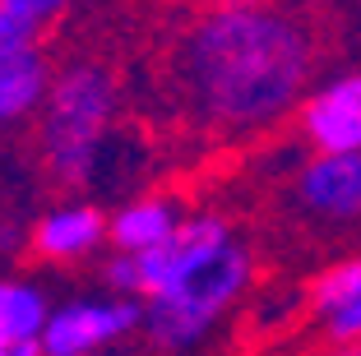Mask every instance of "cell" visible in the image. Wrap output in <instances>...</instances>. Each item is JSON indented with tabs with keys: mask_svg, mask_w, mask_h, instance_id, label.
Listing matches in <instances>:
<instances>
[{
	"mask_svg": "<svg viewBox=\"0 0 361 356\" xmlns=\"http://www.w3.org/2000/svg\"><path fill=\"white\" fill-rule=\"evenodd\" d=\"M315 70V37L274 5H218L180 42V84L218 130H259L301 102Z\"/></svg>",
	"mask_w": 361,
	"mask_h": 356,
	"instance_id": "6da1fadb",
	"label": "cell"
},
{
	"mask_svg": "<svg viewBox=\"0 0 361 356\" xmlns=\"http://www.w3.org/2000/svg\"><path fill=\"white\" fill-rule=\"evenodd\" d=\"M111 106H116V84L93 61L70 65L51 79L47 111H42V153L56 180L84 185L93 176Z\"/></svg>",
	"mask_w": 361,
	"mask_h": 356,
	"instance_id": "7a4b0ae2",
	"label": "cell"
},
{
	"mask_svg": "<svg viewBox=\"0 0 361 356\" xmlns=\"http://www.w3.org/2000/svg\"><path fill=\"white\" fill-rule=\"evenodd\" d=\"M250 273H255L250 250L232 241L213 264H204L195 278H185L176 292L149 301V310H144V329H149V338L158 347H167V352L195 347L213 324H218V314L245 292Z\"/></svg>",
	"mask_w": 361,
	"mask_h": 356,
	"instance_id": "3957f363",
	"label": "cell"
},
{
	"mask_svg": "<svg viewBox=\"0 0 361 356\" xmlns=\"http://www.w3.org/2000/svg\"><path fill=\"white\" fill-rule=\"evenodd\" d=\"M227 245H232V227H227L218 213L180 218L176 236H171L167 245H158V250H149V254H135L139 259V292L149 296V301L176 292L185 278H195L204 264H213Z\"/></svg>",
	"mask_w": 361,
	"mask_h": 356,
	"instance_id": "277c9868",
	"label": "cell"
},
{
	"mask_svg": "<svg viewBox=\"0 0 361 356\" xmlns=\"http://www.w3.org/2000/svg\"><path fill=\"white\" fill-rule=\"evenodd\" d=\"M139 324H144V310L126 296H116V301H75L51 310L37 347H42V356H88L97 347L126 338Z\"/></svg>",
	"mask_w": 361,
	"mask_h": 356,
	"instance_id": "5b68a950",
	"label": "cell"
},
{
	"mask_svg": "<svg viewBox=\"0 0 361 356\" xmlns=\"http://www.w3.org/2000/svg\"><path fill=\"white\" fill-rule=\"evenodd\" d=\"M301 130L315 153H361V70L315 88L301 106Z\"/></svg>",
	"mask_w": 361,
	"mask_h": 356,
	"instance_id": "8992f818",
	"label": "cell"
},
{
	"mask_svg": "<svg viewBox=\"0 0 361 356\" xmlns=\"http://www.w3.org/2000/svg\"><path fill=\"white\" fill-rule=\"evenodd\" d=\"M297 195L319 218L361 213V153H315L297 176Z\"/></svg>",
	"mask_w": 361,
	"mask_h": 356,
	"instance_id": "52a82bcc",
	"label": "cell"
},
{
	"mask_svg": "<svg viewBox=\"0 0 361 356\" xmlns=\"http://www.w3.org/2000/svg\"><path fill=\"white\" fill-rule=\"evenodd\" d=\"M47 56L37 47H5L0 42V125L28 116L37 102H47Z\"/></svg>",
	"mask_w": 361,
	"mask_h": 356,
	"instance_id": "ba28073f",
	"label": "cell"
},
{
	"mask_svg": "<svg viewBox=\"0 0 361 356\" xmlns=\"http://www.w3.org/2000/svg\"><path fill=\"white\" fill-rule=\"evenodd\" d=\"M102 236H106V222L93 204H65V209H51L37 222V250L51 254V259L88 254Z\"/></svg>",
	"mask_w": 361,
	"mask_h": 356,
	"instance_id": "9c48e42d",
	"label": "cell"
},
{
	"mask_svg": "<svg viewBox=\"0 0 361 356\" xmlns=\"http://www.w3.org/2000/svg\"><path fill=\"white\" fill-rule=\"evenodd\" d=\"M176 209L167 200H135L111 218V241L121 245V254H149L158 245H167L176 236Z\"/></svg>",
	"mask_w": 361,
	"mask_h": 356,
	"instance_id": "30bf717a",
	"label": "cell"
},
{
	"mask_svg": "<svg viewBox=\"0 0 361 356\" xmlns=\"http://www.w3.org/2000/svg\"><path fill=\"white\" fill-rule=\"evenodd\" d=\"M51 319L47 296L28 283H0V338L10 347L42 343V329Z\"/></svg>",
	"mask_w": 361,
	"mask_h": 356,
	"instance_id": "8fae6325",
	"label": "cell"
},
{
	"mask_svg": "<svg viewBox=\"0 0 361 356\" xmlns=\"http://www.w3.org/2000/svg\"><path fill=\"white\" fill-rule=\"evenodd\" d=\"M61 0H0V42L5 47H37L47 23L61 19Z\"/></svg>",
	"mask_w": 361,
	"mask_h": 356,
	"instance_id": "7c38bea8",
	"label": "cell"
},
{
	"mask_svg": "<svg viewBox=\"0 0 361 356\" xmlns=\"http://www.w3.org/2000/svg\"><path fill=\"white\" fill-rule=\"evenodd\" d=\"M352 301H361V254L324 269L315 283H310V305L319 310V319L343 310V305H352Z\"/></svg>",
	"mask_w": 361,
	"mask_h": 356,
	"instance_id": "4fadbf2b",
	"label": "cell"
},
{
	"mask_svg": "<svg viewBox=\"0 0 361 356\" xmlns=\"http://www.w3.org/2000/svg\"><path fill=\"white\" fill-rule=\"evenodd\" d=\"M324 329H329L334 343L357 347V343H361V301H352V305H343V310L324 314Z\"/></svg>",
	"mask_w": 361,
	"mask_h": 356,
	"instance_id": "5bb4252c",
	"label": "cell"
},
{
	"mask_svg": "<svg viewBox=\"0 0 361 356\" xmlns=\"http://www.w3.org/2000/svg\"><path fill=\"white\" fill-rule=\"evenodd\" d=\"M106 283L116 287V292H139V259L135 254H116V259L106 264Z\"/></svg>",
	"mask_w": 361,
	"mask_h": 356,
	"instance_id": "9a60e30c",
	"label": "cell"
},
{
	"mask_svg": "<svg viewBox=\"0 0 361 356\" xmlns=\"http://www.w3.org/2000/svg\"><path fill=\"white\" fill-rule=\"evenodd\" d=\"M5 356H42V347H37V343H23V347H10Z\"/></svg>",
	"mask_w": 361,
	"mask_h": 356,
	"instance_id": "2e32d148",
	"label": "cell"
},
{
	"mask_svg": "<svg viewBox=\"0 0 361 356\" xmlns=\"http://www.w3.org/2000/svg\"><path fill=\"white\" fill-rule=\"evenodd\" d=\"M338 356H361V343H357V347H343Z\"/></svg>",
	"mask_w": 361,
	"mask_h": 356,
	"instance_id": "e0dca14e",
	"label": "cell"
},
{
	"mask_svg": "<svg viewBox=\"0 0 361 356\" xmlns=\"http://www.w3.org/2000/svg\"><path fill=\"white\" fill-rule=\"evenodd\" d=\"M5 352H10V343H5V338H0V356H5Z\"/></svg>",
	"mask_w": 361,
	"mask_h": 356,
	"instance_id": "ac0fdd59",
	"label": "cell"
}]
</instances>
